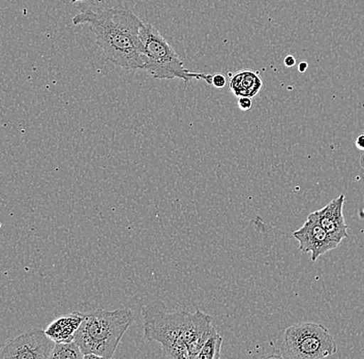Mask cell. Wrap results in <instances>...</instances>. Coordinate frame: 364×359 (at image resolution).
Segmentation results:
<instances>
[{
  "mask_svg": "<svg viewBox=\"0 0 364 359\" xmlns=\"http://www.w3.org/2000/svg\"><path fill=\"white\" fill-rule=\"evenodd\" d=\"M293 236L299 244L300 251L311 253V260L313 262H316L321 256L340 245L330 237L326 230L318 224L313 213H309L304 226L296 230Z\"/></svg>",
  "mask_w": 364,
  "mask_h": 359,
  "instance_id": "52a82bcc",
  "label": "cell"
},
{
  "mask_svg": "<svg viewBox=\"0 0 364 359\" xmlns=\"http://www.w3.org/2000/svg\"><path fill=\"white\" fill-rule=\"evenodd\" d=\"M298 68H299L300 73H304L307 70V68H309V65H307L306 61H301V63L298 65Z\"/></svg>",
  "mask_w": 364,
  "mask_h": 359,
  "instance_id": "e0dca14e",
  "label": "cell"
},
{
  "mask_svg": "<svg viewBox=\"0 0 364 359\" xmlns=\"http://www.w3.org/2000/svg\"><path fill=\"white\" fill-rule=\"evenodd\" d=\"M74 25H88L107 60L125 70H142L143 22L124 6L83 11L73 18Z\"/></svg>",
  "mask_w": 364,
  "mask_h": 359,
  "instance_id": "7a4b0ae2",
  "label": "cell"
},
{
  "mask_svg": "<svg viewBox=\"0 0 364 359\" xmlns=\"http://www.w3.org/2000/svg\"><path fill=\"white\" fill-rule=\"evenodd\" d=\"M338 352L336 341L324 325L304 322L289 326L277 358L322 359Z\"/></svg>",
  "mask_w": 364,
  "mask_h": 359,
  "instance_id": "5b68a950",
  "label": "cell"
},
{
  "mask_svg": "<svg viewBox=\"0 0 364 359\" xmlns=\"http://www.w3.org/2000/svg\"><path fill=\"white\" fill-rule=\"evenodd\" d=\"M144 338L161 345L164 358L197 359L206 338L213 333V319L197 309L195 313L170 312L163 301H151L141 310Z\"/></svg>",
  "mask_w": 364,
  "mask_h": 359,
  "instance_id": "6da1fadb",
  "label": "cell"
},
{
  "mask_svg": "<svg viewBox=\"0 0 364 359\" xmlns=\"http://www.w3.org/2000/svg\"><path fill=\"white\" fill-rule=\"evenodd\" d=\"M223 338L220 333L213 329L210 336L206 338L204 344L202 345L197 359H218L220 356V349H222Z\"/></svg>",
  "mask_w": 364,
  "mask_h": 359,
  "instance_id": "8fae6325",
  "label": "cell"
},
{
  "mask_svg": "<svg viewBox=\"0 0 364 359\" xmlns=\"http://www.w3.org/2000/svg\"><path fill=\"white\" fill-rule=\"evenodd\" d=\"M85 314L73 312L60 316L48 325L45 329L46 335L53 342L67 343L75 340L80 325L83 322Z\"/></svg>",
  "mask_w": 364,
  "mask_h": 359,
  "instance_id": "9c48e42d",
  "label": "cell"
},
{
  "mask_svg": "<svg viewBox=\"0 0 364 359\" xmlns=\"http://www.w3.org/2000/svg\"><path fill=\"white\" fill-rule=\"evenodd\" d=\"M284 63L287 68H293L296 65V59L293 55H288L284 58Z\"/></svg>",
  "mask_w": 364,
  "mask_h": 359,
  "instance_id": "9a60e30c",
  "label": "cell"
},
{
  "mask_svg": "<svg viewBox=\"0 0 364 359\" xmlns=\"http://www.w3.org/2000/svg\"><path fill=\"white\" fill-rule=\"evenodd\" d=\"M52 359H83V352L80 349L76 342L55 343L53 351H52Z\"/></svg>",
  "mask_w": 364,
  "mask_h": 359,
  "instance_id": "7c38bea8",
  "label": "cell"
},
{
  "mask_svg": "<svg viewBox=\"0 0 364 359\" xmlns=\"http://www.w3.org/2000/svg\"><path fill=\"white\" fill-rule=\"evenodd\" d=\"M355 145H356L357 149L364 151V134H361V135L357 137L356 141H355Z\"/></svg>",
  "mask_w": 364,
  "mask_h": 359,
  "instance_id": "2e32d148",
  "label": "cell"
},
{
  "mask_svg": "<svg viewBox=\"0 0 364 359\" xmlns=\"http://www.w3.org/2000/svg\"><path fill=\"white\" fill-rule=\"evenodd\" d=\"M263 82L257 73L245 70L238 73L232 78L230 88L236 97H256L260 92Z\"/></svg>",
  "mask_w": 364,
  "mask_h": 359,
  "instance_id": "30bf717a",
  "label": "cell"
},
{
  "mask_svg": "<svg viewBox=\"0 0 364 359\" xmlns=\"http://www.w3.org/2000/svg\"><path fill=\"white\" fill-rule=\"evenodd\" d=\"M345 199V195H341L330 201L325 208L311 213L330 237L338 245L348 237V225L343 213Z\"/></svg>",
  "mask_w": 364,
  "mask_h": 359,
  "instance_id": "ba28073f",
  "label": "cell"
},
{
  "mask_svg": "<svg viewBox=\"0 0 364 359\" xmlns=\"http://www.w3.org/2000/svg\"><path fill=\"white\" fill-rule=\"evenodd\" d=\"M55 342L45 331H28L0 347V358L49 359L51 358Z\"/></svg>",
  "mask_w": 364,
  "mask_h": 359,
  "instance_id": "8992f818",
  "label": "cell"
},
{
  "mask_svg": "<svg viewBox=\"0 0 364 359\" xmlns=\"http://www.w3.org/2000/svg\"><path fill=\"white\" fill-rule=\"evenodd\" d=\"M143 69L156 79H181L184 82L204 80L213 84V75L191 72L156 27L143 23L140 29Z\"/></svg>",
  "mask_w": 364,
  "mask_h": 359,
  "instance_id": "277c9868",
  "label": "cell"
},
{
  "mask_svg": "<svg viewBox=\"0 0 364 359\" xmlns=\"http://www.w3.org/2000/svg\"><path fill=\"white\" fill-rule=\"evenodd\" d=\"M226 77L224 75H213V84H211V86H215V88H224L226 86Z\"/></svg>",
  "mask_w": 364,
  "mask_h": 359,
  "instance_id": "4fadbf2b",
  "label": "cell"
},
{
  "mask_svg": "<svg viewBox=\"0 0 364 359\" xmlns=\"http://www.w3.org/2000/svg\"><path fill=\"white\" fill-rule=\"evenodd\" d=\"M134 320L135 315L131 309L97 310L85 314L75 336V342L84 355L95 354L101 359L112 358Z\"/></svg>",
  "mask_w": 364,
  "mask_h": 359,
  "instance_id": "3957f363",
  "label": "cell"
},
{
  "mask_svg": "<svg viewBox=\"0 0 364 359\" xmlns=\"http://www.w3.org/2000/svg\"><path fill=\"white\" fill-rule=\"evenodd\" d=\"M78 1H84V0H70V2H72V4H76V2Z\"/></svg>",
  "mask_w": 364,
  "mask_h": 359,
  "instance_id": "ac0fdd59",
  "label": "cell"
},
{
  "mask_svg": "<svg viewBox=\"0 0 364 359\" xmlns=\"http://www.w3.org/2000/svg\"><path fill=\"white\" fill-rule=\"evenodd\" d=\"M238 106L239 108L242 111H249L252 109V99L250 97H239L238 100Z\"/></svg>",
  "mask_w": 364,
  "mask_h": 359,
  "instance_id": "5bb4252c",
  "label": "cell"
}]
</instances>
